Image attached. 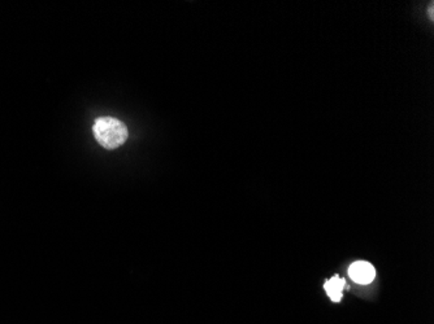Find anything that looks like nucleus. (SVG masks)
<instances>
[{"mask_svg": "<svg viewBox=\"0 0 434 324\" xmlns=\"http://www.w3.org/2000/svg\"><path fill=\"white\" fill-rule=\"evenodd\" d=\"M92 133L98 143L106 150H116L126 142L128 128L114 117H100L94 122Z\"/></svg>", "mask_w": 434, "mask_h": 324, "instance_id": "f257e3e1", "label": "nucleus"}, {"mask_svg": "<svg viewBox=\"0 0 434 324\" xmlns=\"http://www.w3.org/2000/svg\"><path fill=\"white\" fill-rule=\"evenodd\" d=\"M351 279L358 284H369L374 280L376 270L374 266L367 261H358L351 264L349 269Z\"/></svg>", "mask_w": 434, "mask_h": 324, "instance_id": "f03ea898", "label": "nucleus"}, {"mask_svg": "<svg viewBox=\"0 0 434 324\" xmlns=\"http://www.w3.org/2000/svg\"><path fill=\"white\" fill-rule=\"evenodd\" d=\"M346 288V280L335 275L332 279L327 280L324 289L332 301L340 302L342 300L343 289Z\"/></svg>", "mask_w": 434, "mask_h": 324, "instance_id": "7ed1b4c3", "label": "nucleus"}, {"mask_svg": "<svg viewBox=\"0 0 434 324\" xmlns=\"http://www.w3.org/2000/svg\"><path fill=\"white\" fill-rule=\"evenodd\" d=\"M429 13H430V18H433V7H430V11H429Z\"/></svg>", "mask_w": 434, "mask_h": 324, "instance_id": "20e7f679", "label": "nucleus"}]
</instances>
